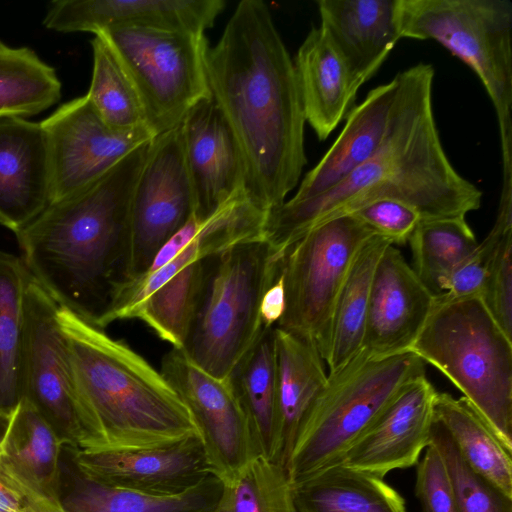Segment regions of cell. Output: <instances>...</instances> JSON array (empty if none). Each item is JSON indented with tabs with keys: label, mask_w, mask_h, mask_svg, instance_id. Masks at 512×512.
<instances>
[{
	"label": "cell",
	"mask_w": 512,
	"mask_h": 512,
	"mask_svg": "<svg viewBox=\"0 0 512 512\" xmlns=\"http://www.w3.org/2000/svg\"><path fill=\"white\" fill-rule=\"evenodd\" d=\"M210 95L239 147L246 190L268 214L307 163L304 111L290 54L261 0L238 3L206 56Z\"/></svg>",
	"instance_id": "6da1fadb"
},
{
	"label": "cell",
	"mask_w": 512,
	"mask_h": 512,
	"mask_svg": "<svg viewBox=\"0 0 512 512\" xmlns=\"http://www.w3.org/2000/svg\"><path fill=\"white\" fill-rule=\"evenodd\" d=\"M396 75L398 93L379 148L320 196L286 200L271 211L264 239L274 248L284 252L313 227L379 199L412 205L422 221L466 217L480 208L481 190L457 172L443 148L433 112L432 65L419 63Z\"/></svg>",
	"instance_id": "7a4b0ae2"
},
{
	"label": "cell",
	"mask_w": 512,
	"mask_h": 512,
	"mask_svg": "<svg viewBox=\"0 0 512 512\" xmlns=\"http://www.w3.org/2000/svg\"><path fill=\"white\" fill-rule=\"evenodd\" d=\"M150 141L15 234L32 279L60 307L102 329L126 281L132 195Z\"/></svg>",
	"instance_id": "3957f363"
},
{
	"label": "cell",
	"mask_w": 512,
	"mask_h": 512,
	"mask_svg": "<svg viewBox=\"0 0 512 512\" xmlns=\"http://www.w3.org/2000/svg\"><path fill=\"white\" fill-rule=\"evenodd\" d=\"M58 321L90 419L91 450L160 446L200 436L175 389L128 344L60 306Z\"/></svg>",
	"instance_id": "277c9868"
},
{
	"label": "cell",
	"mask_w": 512,
	"mask_h": 512,
	"mask_svg": "<svg viewBox=\"0 0 512 512\" xmlns=\"http://www.w3.org/2000/svg\"><path fill=\"white\" fill-rule=\"evenodd\" d=\"M284 254L259 238L204 259L201 287L181 348L191 362L218 379L229 378L265 330L260 303L281 270Z\"/></svg>",
	"instance_id": "5b68a950"
},
{
	"label": "cell",
	"mask_w": 512,
	"mask_h": 512,
	"mask_svg": "<svg viewBox=\"0 0 512 512\" xmlns=\"http://www.w3.org/2000/svg\"><path fill=\"white\" fill-rule=\"evenodd\" d=\"M409 353L447 377L512 451V337L481 297L435 296Z\"/></svg>",
	"instance_id": "8992f818"
},
{
	"label": "cell",
	"mask_w": 512,
	"mask_h": 512,
	"mask_svg": "<svg viewBox=\"0 0 512 512\" xmlns=\"http://www.w3.org/2000/svg\"><path fill=\"white\" fill-rule=\"evenodd\" d=\"M422 375L425 363L412 353L370 358L363 349L328 374L325 389L296 433L285 466L291 485L337 465L393 397Z\"/></svg>",
	"instance_id": "52a82bcc"
},
{
	"label": "cell",
	"mask_w": 512,
	"mask_h": 512,
	"mask_svg": "<svg viewBox=\"0 0 512 512\" xmlns=\"http://www.w3.org/2000/svg\"><path fill=\"white\" fill-rule=\"evenodd\" d=\"M401 38L434 40L468 65L494 106L503 171L512 170V2L397 0Z\"/></svg>",
	"instance_id": "ba28073f"
},
{
	"label": "cell",
	"mask_w": 512,
	"mask_h": 512,
	"mask_svg": "<svg viewBox=\"0 0 512 512\" xmlns=\"http://www.w3.org/2000/svg\"><path fill=\"white\" fill-rule=\"evenodd\" d=\"M98 34L131 77L154 136L180 126L198 102L211 96L205 33L121 25Z\"/></svg>",
	"instance_id": "9c48e42d"
},
{
	"label": "cell",
	"mask_w": 512,
	"mask_h": 512,
	"mask_svg": "<svg viewBox=\"0 0 512 512\" xmlns=\"http://www.w3.org/2000/svg\"><path fill=\"white\" fill-rule=\"evenodd\" d=\"M374 234L347 214L313 227L283 256L286 307L276 327L312 343L325 363L337 298L358 250Z\"/></svg>",
	"instance_id": "30bf717a"
},
{
	"label": "cell",
	"mask_w": 512,
	"mask_h": 512,
	"mask_svg": "<svg viewBox=\"0 0 512 512\" xmlns=\"http://www.w3.org/2000/svg\"><path fill=\"white\" fill-rule=\"evenodd\" d=\"M58 310L59 305L31 278L24 301L21 399L38 411L64 447L91 450V423L72 371Z\"/></svg>",
	"instance_id": "8fae6325"
},
{
	"label": "cell",
	"mask_w": 512,
	"mask_h": 512,
	"mask_svg": "<svg viewBox=\"0 0 512 512\" xmlns=\"http://www.w3.org/2000/svg\"><path fill=\"white\" fill-rule=\"evenodd\" d=\"M193 213V192L178 126L152 138L136 182L125 283L148 269L159 249Z\"/></svg>",
	"instance_id": "7c38bea8"
},
{
	"label": "cell",
	"mask_w": 512,
	"mask_h": 512,
	"mask_svg": "<svg viewBox=\"0 0 512 512\" xmlns=\"http://www.w3.org/2000/svg\"><path fill=\"white\" fill-rule=\"evenodd\" d=\"M40 123L50 149L52 202L96 182L133 150L155 137L146 128L112 129L86 95L64 103Z\"/></svg>",
	"instance_id": "4fadbf2b"
},
{
	"label": "cell",
	"mask_w": 512,
	"mask_h": 512,
	"mask_svg": "<svg viewBox=\"0 0 512 512\" xmlns=\"http://www.w3.org/2000/svg\"><path fill=\"white\" fill-rule=\"evenodd\" d=\"M160 372L189 409L209 470L220 481L260 455L246 414L228 380L205 372L177 348L163 356Z\"/></svg>",
	"instance_id": "5bb4252c"
},
{
	"label": "cell",
	"mask_w": 512,
	"mask_h": 512,
	"mask_svg": "<svg viewBox=\"0 0 512 512\" xmlns=\"http://www.w3.org/2000/svg\"><path fill=\"white\" fill-rule=\"evenodd\" d=\"M68 449L84 477L113 488L173 494L212 475L200 436L140 448Z\"/></svg>",
	"instance_id": "9a60e30c"
},
{
	"label": "cell",
	"mask_w": 512,
	"mask_h": 512,
	"mask_svg": "<svg viewBox=\"0 0 512 512\" xmlns=\"http://www.w3.org/2000/svg\"><path fill=\"white\" fill-rule=\"evenodd\" d=\"M437 391L426 375L408 382L337 465L380 478L419 462L429 446Z\"/></svg>",
	"instance_id": "2e32d148"
},
{
	"label": "cell",
	"mask_w": 512,
	"mask_h": 512,
	"mask_svg": "<svg viewBox=\"0 0 512 512\" xmlns=\"http://www.w3.org/2000/svg\"><path fill=\"white\" fill-rule=\"evenodd\" d=\"M434 302L402 253L389 245L374 271L361 349L370 358L409 353Z\"/></svg>",
	"instance_id": "e0dca14e"
},
{
	"label": "cell",
	"mask_w": 512,
	"mask_h": 512,
	"mask_svg": "<svg viewBox=\"0 0 512 512\" xmlns=\"http://www.w3.org/2000/svg\"><path fill=\"white\" fill-rule=\"evenodd\" d=\"M180 126L194 214L204 218L246 190L243 159L233 133L211 96L198 102Z\"/></svg>",
	"instance_id": "ac0fdd59"
},
{
	"label": "cell",
	"mask_w": 512,
	"mask_h": 512,
	"mask_svg": "<svg viewBox=\"0 0 512 512\" xmlns=\"http://www.w3.org/2000/svg\"><path fill=\"white\" fill-rule=\"evenodd\" d=\"M51 203V157L41 123L0 118V224L16 234Z\"/></svg>",
	"instance_id": "d6986e66"
},
{
	"label": "cell",
	"mask_w": 512,
	"mask_h": 512,
	"mask_svg": "<svg viewBox=\"0 0 512 512\" xmlns=\"http://www.w3.org/2000/svg\"><path fill=\"white\" fill-rule=\"evenodd\" d=\"M224 7L223 0H56L48 4L43 25L94 35L121 25L205 33Z\"/></svg>",
	"instance_id": "ffe728a7"
},
{
	"label": "cell",
	"mask_w": 512,
	"mask_h": 512,
	"mask_svg": "<svg viewBox=\"0 0 512 512\" xmlns=\"http://www.w3.org/2000/svg\"><path fill=\"white\" fill-rule=\"evenodd\" d=\"M198 217V216H197ZM194 239L160 268L127 281L106 316L104 327L129 319L131 312L167 277L188 263L204 259L238 243L263 237L265 213L244 193L222 204L211 215L198 217Z\"/></svg>",
	"instance_id": "44dd1931"
},
{
	"label": "cell",
	"mask_w": 512,
	"mask_h": 512,
	"mask_svg": "<svg viewBox=\"0 0 512 512\" xmlns=\"http://www.w3.org/2000/svg\"><path fill=\"white\" fill-rule=\"evenodd\" d=\"M397 0H318L320 28L363 85L401 39Z\"/></svg>",
	"instance_id": "7402d4cb"
},
{
	"label": "cell",
	"mask_w": 512,
	"mask_h": 512,
	"mask_svg": "<svg viewBox=\"0 0 512 512\" xmlns=\"http://www.w3.org/2000/svg\"><path fill=\"white\" fill-rule=\"evenodd\" d=\"M399 87L397 75L372 89L354 106L346 124L317 165L302 179L292 198L304 202L325 193L343 181L379 148L384 140Z\"/></svg>",
	"instance_id": "603a6c76"
},
{
	"label": "cell",
	"mask_w": 512,
	"mask_h": 512,
	"mask_svg": "<svg viewBox=\"0 0 512 512\" xmlns=\"http://www.w3.org/2000/svg\"><path fill=\"white\" fill-rule=\"evenodd\" d=\"M294 66L305 121L324 141L352 110L362 84L320 27L311 28Z\"/></svg>",
	"instance_id": "cb8c5ba5"
},
{
	"label": "cell",
	"mask_w": 512,
	"mask_h": 512,
	"mask_svg": "<svg viewBox=\"0 0 512 512\" xmlns=\"http://www.w3.org/2000/svg\"><path fill=\"white\" fill-rule=\"evenodd\" d=\"M277 415L269 459L285 468L302 421L328 382L324 363L310 342L275 327Z\"/></svg>",
	"instance_id": "d4e9b609"
},
{
	"label": "cell",
	"mask_w": 512,
	"mask_h": 512,
	"mask_svg": "<svg viewBox=\"0 0 512 512\" xmlns=\"http://www.w3.org/2000/svg\"><path fill=\"white\" fill-rule=\"evenodd\" d=\"M67 451L71 464L62 454L60 461V502L65 512H209L221 491V481L213 474L173 494L108 487L84 477Z\"/></svg>",
	"instance_id": "484cf974"
},
{
	"label": "cell",
	"mask_w": 512,
	"mask_h": 512,
	"mask_svg": "<svg viewBox=\"0 0 512 512\" xmlns=\"http://www.w3.org/2000/svg\"><path fill=\"white\" fill-rule=\"evenodd\" d=\"M292 487L297 512H407L402 496L383 478L342 465Z\"/></svg>",
	"instance_id": "4316f807"
},
{
	"label": "cell",
	"mask_w": 512,
	"mask_h": 512,
	"mask_svg": "<svg viewBox=\"0 0 512 512\" xmlns=\"http://www.w3.org/2000/svg\"><path fill=\"white\" fill-rule=\"evenodd\" d=\"M434 415L443 424L466 464L512 498V451L464 398L437 392Z\"/></svg>",
	"instance_id": "83f0119b"
},
{
	"label": "cell",
	"mask_w": 512,
	"mask_h": 512,
	"mask_svg": "<svg viewBox=\"0 0 512 512\" xmlns=\"http://www.w3.org/2000/svg\"><path fill=\"white\" fill-rule=\"evenodd\" d=\"M63 447L38 411L27 400L21 399L12 414L0 453L38 492L60 506Z\"/></svg>",
	"instance_id": "f1b7e54d"
},
{
	"label": "cell",
	"mask_w": 512,
	"mask_h": 512,
	"mask_svg": "<svg viewBox=\"0 0 512 512\" xmlns=\"http://www.w3.org/2000/svg\"><path fill=\"white\" fill-rule=\"evenodd\" d=\"M227 380L246 414L259 454L269 458L277 415L275 327L264 330Z\"/></svg>",
	"instance_id": "f546056e"
},
{
	"label": "cell",
	"mask_w": 512,
	"mask_h": 512,
	"mask_svg": "<svg viewBox=\"0 0 512 512\" xmlns=\"http://www.w3.org/2000/svg\"><path fill=\"white\" fill-rule=\"evenodd\" d=\"M389 245L388 240L374 234L351 264L335 306L328 374L341 369L361 350L374 271Z\"/></svg>",
	"instance_id": "4dcf8cb0"
},
{
	"label": "cell",
	"mask_w": 512,
	"mask_h": 512,
	"mask_svg": "<svg viewBox=\"0 0 512 512\" xmlns=\"http://www.w3.org/2000/svg\"><path fill=\"white\" fill-rule=\"evenodd\" d=\"M23 260L0 250V412L21 401L20 365L24 301L31 280Z\"/></svg>",
	"instance_id": "1f68e13d"
},
{
	"label": "cell",
	"mask_w": 512,
	"mask_h": 512,
	"mask_svg": "<svg viewBox=\"0 0 512 512\" xmlns=\"http://www.w3.org/2000/svg\"><path fill=\"white\" fill-rule=\"evenodd\" d=\"M61 82L56 70L28 47L0 41V118H26L57 103Z\"/></svg>",
	"instance_id": "d6a6232c"
},
{
	"label": "cell",
	"mask_w": 512,
	"mask_h": 512,
	"mask_svg": "<svg viewBox=\"0 0 512 512\" xmlns=\"http://www.w3.org/2000/svg\"><path fill=\"white\" fill-rule=\"evenodd\" d=\"M408 242L411 267L434 296L444 293L452 271L478 245L465 217L423 220Z\"/></svg>",
	"instance_id": "836d02e7"
},
{
	"label": "cell",
	"mask_w": 512,
	"mask_h": 512,
	"mask_svg": "<svg viewBox=\"0 0 512 512\" xmlns=\"http://www.w3.org/2000/svg\"><path fill=\"white\" fill-rule=\"evenodd\" d=\"M91 45L93 70L86 97L96 112L112 129L149 130L140 95L111 46L99 34Z\"/></svg>",
	"instance_id": "e575fe53"
},
{
	"label": "cell",
	"mask_w": 512,
	"mask_h": 512,
	"mask_svg": "<svg viewBox=\"0 0 512 512\" xmlns=\"http://www.w3.org/2000/svg\"><path fill=\"white\" fill-rule=\"evenodd\" d=\"M204 259L188 263L167 277L135 307L129 319L141 320L172 348L181 349L201 287Z\"/></svg>",
	"instance_id": "d590c367"
},
{
	"label": "cell",
	"mask_w": 512,
	"mask_h": 512,
	"mask_svg": "<svg viewBox=\"0 0 512 512\" xmlns=\"http://www.w3.org/2000/svg\"><path fill=\"white\" fill-rule=\"evenodd\" d=\"M209 512H297L293 487L283 466L258 455L221 481Z\"/></svg>",
	"instance_id": "8d00e7d4"
},
{
	"label": "cell",
	"mask_w": 512,
	"mask_h": 512,
	"mask_svg": "<svg viewBox=\"0 0 512 512\" xmlns=\"http://www.w3.org/2000/svg\"><path fill=\"white\" fill-rule=\"evenodd\" d=\"M429 444L443 458L459 512H512V498L466 464L450 434L435 415Z\"/></svg>",
	"instance_id": "74e56055"
},
{
	"label": "cell",
	"mask_w": 512,
	"mask_h": 512,
	"mask_svg": "<svg viewBox=\"0 0 512 512\" xmlns=\"http://www.w3.org/2000/svg\"><path fill=\"white\" fill-rule=\"evenodd\" d=\"M512 233V200L499 199L496 219L487 236L452 271L443 294L444 301L481 297L489 266L500 240Z\"/></svg>",
	"instance_id": "f35d334b"
},
{
	"label": "cell",
	"mask_w": 512,
	"mask_h": 512,
	"mask_svg": "<svg viewBox=\"0 0 512 512\" xmlns=\"http://www.w3.org/2000/svg\"><path fill=\"white\" fill-rule=\"evenodd\" d=\"M512 233L499 242L491 260L481 299L505 331L512 337Z\"/></svg>",
	"instance_id": "ab89813d"
},
{
	"label": "cell",
	"mask_w": 512,
	"mask_h": 512,
	"mask_svg": "<svg viewBox=\"0 0 512 512\" xmlns=\"http://www.w3.org/2000/svg\"><path fill=\"white\" fill-rule=\"evenodd\" d=\"M392 245H403L422 221L420 212L397 199H379L351 213Z\"/></svg>",
	"instance_id": "60d3db41"
},
{
	"label": "cell",
	"mask_w": 512,
	"mask_h": 512,
	"mask_svg": "<svg viewBox=\"0 0 512 512\" xmlns=\"http://www.w3.org/2000/svg\"><path fill=\"white\" fill-rule=\"evenodd\" d=\"M415 495L421 512H459L445 463L431 444L417 463Z\"/></svg>",
	"instance_id": "b9f144b4"
},
{
	"label": "cell",
	"mask_w": 512,
	"mask_h": 512,
	"mask_svg": "<svg viewBox=\"0 0 512 512\" xmlns=\"http://www.w3.org/2000/svg\"><path fill=\"white\" fill-rule=\"evenodd\" d=\"M0 512H65L38 492L0 453Z\"/></svg>",
	"instance_id": "7bdbcfd3"
},
{
	"label": "cell",
	"mask_w": 512,
	"mask_h": 512,
	"mask_svg": "<svg viewBox=\"0 0 512 512\" xmlns=\"http://www.w3.org/2000/svg\"><path fill=\"white\" fill-rule=\"evenodd\" d=\"M286 307L282 266L279 274L263 293L260 303V320L264 329L276 327Z\"/></svg>",
	"instance_id": "ee69618b"
},
{
	"label": "cell",
	"mask_w": 512,
	"mask_h": 512,
	"mask_svg": "<svg viewBox=\"0 0 512 512\" xmlns=\"http://www.w3.org/2000/svg\"><path fill=\"white\" fill-rule=\"evenodd\" d=\"M12 414H5L0 412V446L8 431Z\"/></svg>",
	"instance_id": "f6af8a7d"
}]
</instances>
